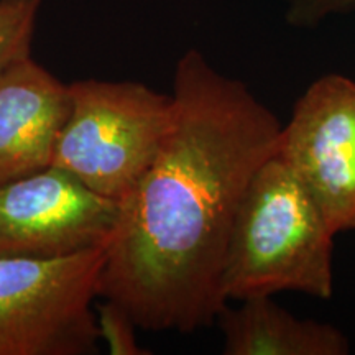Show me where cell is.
I'll use <instances>...</instances> for the list:
<instances>
[{"label":"cell","instance_id":"obj_1","mask_svg":"<svg viewBox=\"0 0 355 355\" xmlns=\"http://www.w3.org/2000/svg\"><path fill=\"white\" fill-rule=\"evenodd\" d=\"M171 96L170 130L119 202L101 296L123 306L140 329L191 334L227 304L220 278L230 230L282 122L199 50L178 60Z\"/></svg>","mask_w":355,"mask_h":355},{"label":"cell","instance_id":"obj_2","mask_svg":"<svg viewBox=\"0 0 355 355\" xmlns=\"http://www.w3.org/2000/svg\"><path fill=\"white\" fill-rule=\"evenodd\" d=\"M334 234L298 178L277 155L247 186L225 252L220 293L225 303L298 291L334 295Z\"/></svg>","mask_w":355,"mask_h":355},{"label":"cell","instance_id":"obj_3","mask_svg":"<svg viewBox=\"0 0 355 355\" xmlns=\"http://www.w3.org/2000/svg\"><path fill=\"white\" fill-rule=\"evenodd\" d=\"M69 110L51 165L121 202L148 168L173 121V96L133 81L68 84Z\"/></svg>","mask_w":355,"mask_h":355},{"label":"cell","instance_id":"obj_4","mask_svg":"<svg viewBox=\"0 0 355 355\" xmlns=\"http://www.w3.org/2000/svg\"><path fill=\"white\" fill-rule=\"evenodd\" d=\"M105 245L63 257H0V355L96 354Z\"/></svg>","mask_w":355,"mask_h":355},{"label":"cell","instance_id":"obj_5","mask_svg":"<svg viewBox=\"0 0 355 355\" xmlns=\"http://www.w3.org/2000/svg\"><path fill=\"white\" fill-rule=\"evenodd\" d=\"M275 155L318 204L332 234L355 230V81L316 79L282 125Z\"/></svg>","mask_w":355,"mask_h":355},{"label":"cell","instance_id":"obj_6","mask_svg":"<svg viewBox=\"0 0 355 355\" xmlns=\"http://www.w3.org/2000/svg\"><path fill=\"white\" fill-rule=\"evenodd\" d=\"M119 202L46 166L0 184V257H63L107 245Z\"/></svg>","mask_w":355,"mask_h":355},{"label":"cell","instance_id":"obj_7","mask_svg":"<svg viewBox=\"0 0 355 355\" xmlns=\"http://www.w3.org/2000/svg\"><path fill=\"white\" fill-rule=\"evenodd\" d=\"M69 87L21 58L0 73V184L51 165Z\"/></svg>","mask_w":355,"mask_h":355},{"label":"cell","instance_id":"obj_8","mask_svg":"<svg viewBox=\"0 0 355 355\" xmlns=\"http://www.w3.org/2000/svg\"><path fill=\"white\" fill-rule=\"evenodd\" d=\"M227 303L217 316L225 355H347L350 343L339 327L300 319L272 296Z\"/></svg>","mask_w":355,"mask_h":355},{"label":"cell","instance_id":"obj_9","mask_svg":"<svg viewBox=\"0 0 355 355\" xmlns=\"http://www.w3.org/2000/svg\"><path fill=\"white\" fill-rule=\"evenodd\" d=\"M42 0H0V73L30 56Z\"/></svg>","mask_w":355,"mask_h":355},{"label":"cell","instance_id":"obj_10","mask_svg":"<svg viewBox=\"0 0 355 355\" xmlns=\"http://www.w3.org/2000/svg\"><path fill=\"white\" fill-rule=\"evenodd\" d=\"M96 329L99 343H104L110 355H146L137 339V326L130 313L117 301L102 298L94 304Z\"/></svg>","mask_w":355,"mask_h":355},{"label":"cell","instance_id":"obj_11","mask_svg":"<svg viewBox=\"0 0 355 355\" xmlns=\"http://www.w3.org/2000/svg\"><path fill=\"white\" fill-rule=\"evenodd\" d=\"M285 19L296 28H314L331 17L355 12V0H283Z\"/></svg>","mask_w":355,"mask_h":355}]
</instances>
